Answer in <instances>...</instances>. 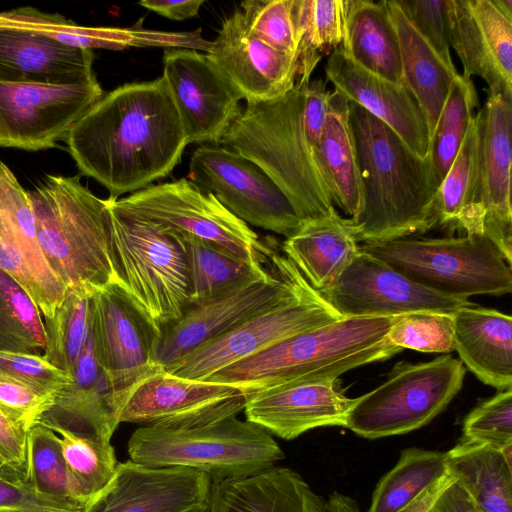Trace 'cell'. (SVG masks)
<instances>
[{"instance_id": "6da1fadb", "label": "cell", "mask_w": 512, "mask_h": 512, "mask_svg": "<svg viewBox=\"0 0 512 512\" xmlns=\"http://www.w3.org/2000/svg\"><path fill=\"white\" fill-rule=\"evenodd\" d=\"M64 141L81 174L116 199L167 177L188 145L163 76L104 93Z\"/></svg>"}, {"instance_id": "7a4b0ae2", "label": "cell", "mask_w": 512, "mask_h": 512, "mask_svg": "<svg viewBox=\"0 0 512 512\" xmlns=\"http://www.w3.org/2000/svg\"><path fill=\"white\" fill-rule=\"evenodd\" d=\"M300 76L281 97L246 104L220 144L260 166L304 221L338 216L318 158L328 113L327 81Z\"/></svg>"}, {"instance_id": "3957f363", "label": "cell", "mask_w": 512, "mask_h": 512, "mask_svg": "<svg viewBox=\"0 0 512 512\" xmlns=\"http://www.w3.org/2000/svg\"><path fill=\"white\" fill-rule=\"evenodd\" d=\"M362 183L358 214L343 218L362 243L385 242L424 233L438 225L439 183L430 156L412 152L386 124L349 102Z\"/></svg>"}, {"instance_id": "277c9868", "label": "cell", "mask_w": 512, "mask_h": 512, "mask_svg": "<svg viewBox=\"0 0 512 512\" xmlns=\"http://www.w3.org/2000/svg\"><path fill=\"white\" fill-rule=\"evenodd\" d=\"M396 317H343L286 338L204 380L246 395L292 381H336L351 369L402 350L387 338Z\"/></svg>"}, {"instance_id": "5b68a950", "label": "cell", "mask_w": 512, "mask_h": 512, "mask_svg": "<svg viewBox=\"0 0 512 512\" xmlns=\"http://www.w3.org/2000/svg\"><path fill=\"white\" fill-rule=\"evenodd\" d=\"M28 192L40 248L66 289L93 292L118 283L107 199L93 194L79 175H47Z\"/></svg>"}, {"instance_id": "8992f818", "label": "cell", "mask_w": 512, "mask_h": 512, "mask_svg": "<svg viewBox=\"0 0 512 512\" xmlns=\"http://www.w3.org/2000/svg\"><path fill=\"white\" fill-rule=\"evenodd\" d=\"M110 238L117 283L129 301L162 328L189 306L186 258L177 233L108 197Z\"/></svg>"}, {"instance_id": "52a82bcc", "label": "cell", "mask_w": 512, "mask_h": 512, "mask_svg": "<svg viewBox=\"0 0 512 512\" xmlns=\"http://www.w3.org/2000/svg\"><path fill=\"white\" fill-rule=\"evenodd\" d=\"M128 454L149 467H189L212 482L247 477L284 458L272 434L235 415L189 428L141 426L129 438Z\"/></svg>"}, {"instance_id": "ba28073f", "label": "cell", "mask_w": 512, "mask_h": 512, "mask_svg": "<svg viewBox=\"0 0 512 512\" xmlns=\"http://www.w3.org/2000/svg\"><path fill=\"white\" fill-rule=\"evenodd\" d=\"M359 250L435 293L467 300L512 290V269L484 233L437 239L400 238L364 243Z\"/></svg>"}, {"instance_id": "9c48e42d", "label": "cell", "mask_w": 512, "mask_h": 512, "mask_svg": "<svg viewBox=\"0 0 512 512\" xmlns=\"http://www.w3.org/2000/svg\"><path fill=\"white\" fill-rule=\"evenodd\" d=\"M463 363L444 355L420 363H397L387 379L354 399L345 427L366 439L417 430L440 414L460 391Z\"/></svg>"}, {"instance_id": "30bf717a", "label": "cell", "mask_w": 512, "mask_h": 512, "mask_svg": "<svg viewBox=\"0 0 512 512\" xmlns=\"http://www.w3.org/2000/svg\"><path fill=\"white\" fill-rule=\"evenodd\" d=\"M269 261L270 268L217 297L188 306L177 321L162 328L156 365L172 368L199 346L293 291L303 277L296 266L274 249Z\"/></svg>"}, {"instance_id": "8fae6325", "label": "cell", "mask_w": 512, "mask_h": 512, "mask_svg": "<svg viewBox=\"0 0 512 512\" xmlns=\"http://www.w3.org/2000/svg\"><path fill=\"white\" fill-rule=\"evenodd\" d=\"M341 318L302 277L288 295L199 346L165 371L181 378L204 380L286 338Z\"/></svg>"}, {"instance_id": "7c38bea8", "label": "cell", "mask_w": 512, "mask_h": 512, "mask_svg": "<svg viewBox=\"0 0 512 512\" xmlns=\"http://www.w3.org/2000/svg\"><path fill=\"white\" fill-rule=\"evenodd\" d=\"M116 203L180 235L220 247L252 263L265 264L272 248L217 198L187 178L150 185Z\"/></svg>"}, {"instance_id": "4fadbf2b", "label": "cell", "mask_w": 512, "mask_h": 512, "mask_svg": "<svg viewBox=\"0 0 512 512\" xmlns=\"http://www.w3.org/2000/svg\"><path fill=\"white\" fill-rule=\"evenodd\" d=\"M187 179L213 194L248 225L289 238L304 224L272 178L255 162L229 148L213 144L197 147Z\"/></svg>"}, {"instance_id": "5bb4252c", "label": "cell", "mask_w": 512, "mask_h": 512, "mask_svg": "<svg viewBox=\"0 0 512 512\" xmlns=\"http://www.w3.org/2000/svg\"><path fill=\"white\" fill-rule=\"evenodd\" d=\"M103 95L97 77L68 85L0 81V147L54 148Z\"/></svg>"}, {"instance_id": "9a60e30c", "label": "cell", "mask_w": 512, "mask_h": 512, "mask_svg": "<svg viewBox=\"0 0 512 512\" xmlns=\"http://www.w3.org/2000/svg\"><path fill=\"white\" fill-rule=\"evenodd\" d=\"M90 323L96 359L122 409L134 388L159 368L161 329L145 317L117 283L93 291Z\"/></svg>"}, {"instance_id": "2e32d148", "label": "cell", "mask_w": 512, "mask_h": 512, "mask_svg": "<svg viewBox=\"0 0 512 512\" xmlns=\"http://www.w3.org/2000/svg\"><path fill=\"white\" fill-rule=\"evenodd\" d=\"M318 292L342 317H396L418 311L453 314L474 305L428 290L360 250L340 277Z\"/></svg>"}, {"instance_id": "e0dca14e", "label": "cell", "mask_w": 512, "mask_h": 512, "mask_svg": "<svg viewBox=\"0 0 512 512\" xmlns=\"http://www.w3.org/2000/svg\"><path fill=\"white\" fill-rule=\"evenodd\" d=\"M162 76L188 144H220L242 109V98L206 53L165 49Z\"/></svg>"}, {"instance_id": "ac0fdd59", "label": "cell", "mask_w": 512, "mask_h": 512, "mask_svg": "<svg viewBox=\"0 0 512 512\" xmlns=\"http://www.w3.org/2000/svg\"><path fill=\"white\" fill-rule=\"evenodd\" d=\"M247 395L221 383L174 376L157 369L131 392L119 420L164 428H189L244 411Z\"/></svg>"}, {"instance_id": "d6986e66", "label": "cell", "mask_w": 512, "mask_h": 512, "mask_svg": "<svg viewBox=\"0 0 512 512\" xmlns=\"http://www.w3.org/2000/svg\"><path fill=\"white\" fill-rule=\"evenodd\" d=\"M0 269L24 288L44 318L53 316L67 289L40 248L29 192L1 160Z\"/></svg>"}, {"instance_id": "ffe728a7", "label": "cell", "mask_w": 512, "mask_h": 512, "mask_svg": "<svg viewBox=\"0 0 512 512\" xmlns=\"http://www.w3.org/2000/svg\"><path fill=\"white\" fill-rule=\"evenodd\" d=\"M212 480L185 466L149 467L132 460L115 473L87 512H208Z\"/></svg>"}, {"instance_id": "44dd1931", "label": "cell", "mask_w": 512, "mask_h": 512, "mask_svg": "<svg viewBox=\"0 0 512 512\" xmlns=\"http://www.w3.org/2000/svg\"><path fill=\"white\" fill-rule=\"evenodd\" d=\"M450 43L462 75L512 95V0H450Z\"/></svg>"}, {"instance_id": "7402d4cb", "label": "cell", "mask_w": 512, "mask_h": 512, "mask_svg": "<svg viewBox=\"0 0 512 512\" xmlns=\"http://www.w3.org/2000/svg\"><path fill=\"white\" fill-rule=\"evenodd\" d=\"M478 134V205L483 233L512 258V95L491 94L474 115Z\"/></svg>"}, {"instance_id": "603a6c76", "label": "cell", "mask_w": 512, "mask_h": 512, "mask_svg": "<svg viewBox=\"0 0 512 512\" xmlns=\"http://www.w3.org/2000/svg\"><path fill=\"white\" fill-rule=\"evenodd\" d=\"M206 55L247 104L283 96L298 77V55L274 50L258 39L240 9L225 18Z\"/></svg>"}, {"instance_id": "cb8c5ba5", "label": "cell", "mask_w": 512, "mask_h": 512, "mask_svg": "<svg viewBox=\"0 0 512 512\" xmlns=\"http://www.w3.org/2000/svg\"><path fill=\"white\" fill-rule=\"evenodd\" d=\"M354 399L336 381H292L247 394L246 420L292 440L318 427L343 426Z\"/></svg>"}, {"instance_id": "d4e9b609", "label": "cell", "mask_w": 512, "mask_h": 512, "mask_svg": "<svg viewBox=\"0 0 512 512\" xmlns=\"http://www.w3.org/2000/svg\"><path fill=\"white\" fill-rule=\"evenodd\" d=\"M325 74L334 91L386 124L416 155L429 156L425 116L403 83L394 84L367 71L347 57L340 46L329 55Z\"/></svg>"}, {"instance_id": "484cf974", "label": "cell", "mask_w": 512, "mask_h": 512, "mask_svg": "<svg viewBox=\"0 0 512 512\" xmlns=\"http://www.w3.org/2000/svg\"><path fill=\"white\" fill-rule=\"evenodd\" d=\"M143 18L131 27L83 26L58 13H47L24 6L0 11V28L30 32L60 43L85 49L125 50L160 47L193 49L206 53L210 41L201 29L190 32H168L145 29Z\"/></svg>"}, {"instance_id": "4316f807", "label": "cell", "mask_w": 512, "mask_h": 512, "mask_svg": "<svg viewBox=\"0 0 512 512\" xmlns=\"http://www.w3.org/2000/svg\"><path fill=\"white\" fill-rule=\"evenodd\" d=\"M121 410L122 406L96 359L90 328L71 384L57 393L52 407L43 415L40 425L55 433L66 431L110 442L120 424Z\"/></svg>"}, {"instance_id": "83f0119b", "label": "cell", "mask_w": 512, "mask_h": 512, "mask_svg": "<svg viewBox=\"0 0 512 512\" xmlns=\"http://www.w3.org/2000/svg\"><path fill=\"white\" fill-rule=\"evenodd\" d=\"M94 52L30 32L0 28V81L68 85L96 78Z\"/></svg>"}, {"instance_id": "f1b7e54d", "label": "cell", "mask_w": 512, "mask_h": 512, "mask_svg": "<svg viewBox=\"0 0 512 512\" xmlns=\"http://www.w3.org/2000/svg\"><path fill=\"white\" fill-rule=\"evenodd\" d=\"M208 512H327L326 501L286 467L212 482Z\"/></svg>"}, {"instance_id": "f546056e", "label": "cell", "mask_w": 512, "mask_h": 512, "mask_svg": "<svg viewBox=\"0 0 512 512\" xmlns=\"http://www.w3.org/2000/svg\"><path fill=\"white\" fill-rule=\"evenodd\" d=\"M453 322L460 361L483 383L512 388L511 316L474 304L455 311Z\"/></svg>"}, {"instance_id": "4dcf8cb0", "label": "cell", "mask_w": 512, "mask_h": 512, "mask_svg": "<svg viewBox=\"0 0 512 512\" xmlns=\"http://www.w3.org/2000/svg\"><path fill=\"white\" fill-rule=\"evenodd\" d=\"M387 5L399 42L402 83L424 114L431 140L451 84L459 73L413 28L395 0H387Z\"/></svg>"}, {"instance_id": "1f68e13d", "label": "cell", "mask_w": 512, "mask_h": 512, "mask_svg": "<svg viewBox=\"0 0 512 512\" xmlns=\"http://www.w3.org/2000/svg\"><path fill=\"white\" fill-rule=\"evenodd\" d=\"M340 48L367 71L402 84L399 42L387 0H345Z\"/></svg>"}, {"instance_id": "d6a6232c", "label": "cell", "mask_w": 512, "mask_h": 512, "mask_svg": "<svg viewBox=\"0 0 512 512\" xmlns=\"http://www.w3.org/2000/svg\"><path fill=\"white\" fill-rule=\"evenodd\" d=\"M283 254L292 261L316 291L331 286L359 251V246L340 215L304 222L282 244Z\"/></svg>"}, {"instance_id": "836d02e7", "label": "cell", "mask_w": 512, "mask_h": 512, "mask_svg": "<svg viewBox=\"0 0 512 512\" xmlns=\"http://www.w3.org/2000/svg\"><path fill=\"white\" fill-rule=\"evenodd\" d=\"M447 453L449 474L482 512H512V446L460 439Z\"/></svg>"}, {"instance_id": "e575fe53", "label": "cell", "mask_w": 512, "mask_h": 512, "mask_svg": "<svg viewBox=\"0 0 512 512\" xmlns=\"http://www.w3.org/2000/svg\"><path fill=\"white\" fill-rule=\"evenodd\" d=\"M317 152L334 205L349 218L356 216L362 205V183L349 123V102L336 91L329 97Z\"/></svg>"}, {"instance_id": "d590c367", "label": "cell", "mask_w": 512, "mask_h": 512, "mask_svg": "<svg viewBox=\"0 0 512 512\" xmlns=\"http://www.w3.org/2000/svg\"><path fill=\"white\" fill-rule=\"evenodd\" d=\"M438 225L450 230L483 233V212L478 205V134L472 118L461 147L437 198Z\"/></svg>"}, {"instance_id": "8d00e7d4", "label": "cell", "mask_w": 512, "mask_h": 512, "mask_svg": "<svg viewBox=\"0 0 512 512\" xmlns=\"http://www.w3.org/2000/svg\"><path fill=\"white\" fill-rule=\"evenodd\" d=\"M178 236L186 258L189 306L217 297L266 269L195 237Z\"/></svg>"}, {"instance_id": "74e56055", "label": "cell", "mask_w": 512, "mask_h": 512, "mask_svg": "<svg viewBox=\"0 0 512 512\" xmlns=\"http://www.w3.org/2000/svg\"><path fill=\"white\" fill-rule=\"evenodd\" d=\"M447 474L446 452L405 448L395 466L378 481L367 512H401Z\"/></svg>"}, {"instance_id": "f35d334b", "label": "cell", "mask_w": 512, "mask_h": 512, "mask_svg": "<svg viewBox=\"0 0 512 512\" xmlns=\"http://www.w3.org/2000/svg\"><path fill=\"white\" fill-rule=\"evenodd\" d=\"M23 478L42 496L81 510L88 509V503L77 491L66 467L59 435L43 425L27 433Z\"/></svg>"}, {"instance_id": "ab89813d", "label": "cell", "mask_w": 512, "mask_h": 512, "mask_svg": "<svg viewBox=\"0 0 512 512\" xmlns=\"http://www.w3.org/2000/svg\"><path fill=\"white\" fill-rule=\"evenodd\" d=\"M298 35V77L311 76L322 54L330 55L342 43L345 0H293Z\"/></svg>"}, {"instance_id": "60d3db41", "label": "cell", "mask_w": 512, "mask_h": 512, "mask_svg": "<svg viewBox=\"0 0 512 512\" xmlns=\"http://www.w3.org/2000/svg\"><path fill=\"white\" fill-rule=\"evenodd\" d=\"M93 292L67 289L52 317L44 318L45 360L72 376L90 333V298Z\"/></svg>"}, {"instance_id": "b9f144b4", "label": "cell", "mask_w": 512, "mask_h": 512, "mask_svg": "<svg viewBox=\"0 0 512 512\" xmlns=\"http://www.w3.org/2000/svg\"><path fill=\"white\" fill-rule=\"evenodd\" d=\"M45 346L39 307L15 279L0 269V351L42 355Z\"/></svg>"}, {"instance_id": "7bdbcfd3", "label": "cell", "mask_w": 512, "mask_h": 512, "mask_svg": "<svg viewBox=\"0 0 512 512\" xmlns=\"http://www.w3.org/2000/svg\"><path fill=\"white\" fill-rule=\"evenodd\" d=\"M477 105L478 96L473 81L458 74L451 84L430 140L429 156L439 185L461 147Z\"/></svg>"}, {"instance_id": "ee69618b", "label": "cell", "mask_w": 512, "mask_h": 512, "mask_svg": "<svg viewBox=\"0 0 512 512\" xmlns=\"http://www.w3.org/2000/svg\"><path fill=\"white\" fill-rule=\"evenodd\" d=\"M57 434L70 477L89 507L115 473L118 462L114 448L110 442L66 431H59Z\"/></svg>"}, {"instance_id": "f6af8a7d", "label": "cell", "mask_w": 512, "mask_h": 512, "mask_svg": "<svg viewBox=\"0 0 512 512\" xmlns=\"http://www.w3.org/2000/svg\"><path fill=\"white\" fill-rule=\"evenodd\" d=\"M387 338L401 349L449 353L455 350L453 314L418 311L397 316Z\"/></svg>"}, {"instance_id": "bcb514c9", "label": "cell", "mask_w": 512, "mask_h": 512, "mask_svg": "<svg viewBox=\"0 0 512 512\" xmlns=\"http://www.w3.org/2000/svg\"><path fill=\"white\" fill-rule=\"evenodd\" d=\"M293 0H249L241 9L249 30L274 50L298 55V35Z\"/></svg>"}, {"instance_id": "7dc6e473", "label": "cell", "mask_w": 512, "mask_h": 512, "mask_svg": "<svg viewBox=\"0 0 512 512\" xmlns=\"http://www.w3.org/2000/svg\"><path fill=\"white\" fill-rule=\"evenodd\" d=\"M461 439L501 451L512 446V389L501 390L475 406L463 421Z\"/></svg>"}, {"instance_id": "c3c4849f", "label": "cell", "mask_w": 512, "mask_h": 512, "mask_svg": "<svg viewBox=\"0 0 512 512\" xmlns=\"http://www.w3.org/2000/svg\"><path fill=\"white\" fill-rule=\"evenodd\" d=\"M413 28L450 66V0H395Z\"/></svg>"}, {"instance_id": "681fc988", "label": "cell", "mask_w": 512, "mask_h": 512, "mask_svg": "<svg viewBox=\"0 0 512 512\" xmlns=\"http://www.w3.org/2000/svg\"><path fill=\"white\" fill-rule=\"evenodd\" d=\"M0 377L47 394H57L72 382V376L50 364L42 355L11 351H0Z\"/></svg>"}, {"instance_id": "f907efd6", "label": "cell", "mask_w": 512, "mask_h": 512, "mask_svg": "<svg viewBox=\"0 0 512 512\" xmlns=\"http://www.w3.org/2000/svg\"><path fill=\"white\" fill-rule=\"evenodd\" d=\"M57 394L40 392L23 383L0 377V411L20 430L28 433L40 425Z\"/></svg>"}, {"instance_id": "816d5d0a", "label": "cell", "mask_w": 512, "mask_h": 512, "mask_svg": "<svg viewBox=\"0 0 512 512\" xmlns=\"http://www.w3.org/2000/svg\"><path fill=\"white\" fill-rule=\"evenodd\" d=\"M0 512H85L36 493L23 477L0 480Z\"/></svg>"}, {"instance_id": "f5cc1de1", "label": "cell", "mask_w": 512, "mask_h": 512, "mask_svg": "<svg viewBox=\"0 0 512 512\" xmlns=\"http://www.w3.org/2000/svg\"><path fill=\"white\" fill-rule=\"evenodd\" d=\"M0 457L13 474L23 477L27 457V433L0 411Z\"/></svg>"}, {"instance_id": "db71d44e", "label": "cell", "mask_w": 512, "mask_h": 512, "mask_svg": "<svg viewBox=\"0 0 512 512\" xmlns=\"http://www.w3.org/2000/svg\"><path fill=\"white\" fill-rule=\"evenodd\" d=\"M204 0H143L139 5L172 20L196 17Z\"/></svg>"}, {"instance_id": "11a10c76", "label": "cell", "mask_w": 512, "mask_h": 512, "mask_svg": "<svg viewBox=\"0 0 512 512\" xmlns=\"http://www.w3.org/2000/svg\"><path fill=\"white\" fill-rule=\"evenodd\" d=\"M430 512H482L467 492L454 481L436 500Z\"/></svg>"}, {"instance_id": "9f6ffc18", "label": "cell", "mask_w": 512, "mask_h": 512, "mask_svg": "<svg viewBox=\"0 0 512 512\" xmlns=\"http://www.w3.org/2000/svg\"><path fill=\"white\" fill-rule=\"evenodd\" d=\"M454 481L455 479L450 474L441 477L424 490L401 512H430L441 493Z\"/></svg>"}, {"instance_id": "6f0895ef", "label": "cell", "mask_w": 512, "mask_h": 512, "mask_svg": "<svg viewBox=\"0 0 512 512\" xmlns=\"http://www.w3.org/2000/svg\"><path fill=\"white\" fill-rule=\"evenodd\" d=\"M326 510L327 512H361L357 502L347 495H340L330 500Z\"/></svg>"}, {"instance_id": "680465c9", "label": "cell", "mask_w": 512, "mask_h": 512, "mask_svg": "<svg viewBox=\"0 0 512 512\" xmlns=\"http://www.w3.org/2000/svg\"><path fill=\"white\" fill-rule=\"evenodd\" d=\"M6 472V468H0V480L9 477L7 476Z\"/></svg>"}, {"instance_id": "91938a15", "label": "cell", "mask_w": 512, "mask_h": 512, "mask_svg": "<svg viewBox=\"0 0 512 512\" xmlns=\"http://www.w3.org/2000/svg\"><path fill=\"white\" fill-rule=\"evenodd\" d=\"M0 468H7L5 462L3 461V459L1 457H0Z\"/></svg>"}, {"instance_id": "94428289", "label": "cell", "mask_w": 512, "mask_h": 512, "mask_svg": "<svg viewBox=\"0 0 512 512\" xmlns=\"http://www.w3.org/2000/svg\"><path fill=\"white\" fill-rule=\"evenodd\" d=\"M85 512H87V511H85Z\"/></svg>"}]
</instances>
